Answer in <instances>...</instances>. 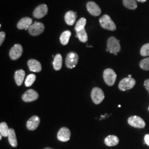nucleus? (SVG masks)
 <instances>
[{"label": "nucleus", "instance_id": "1", "mask_svg": "<svg viewBox=\"0 0 149 149\" xmlns=\"http://www.w3.org/2000/svg\"><path fill=\"white\" fill-rule=\"evenodd\" d=\"M119 40H117L116 38L111 37L107 40V49L108 52L111 53L113 54L117 55L118 53L120 51V45L119 44Z\"/></svg>", "mask_w": 149, "mask_h": 149}, {"label": "nucleus", "instance_id": "2", "mask_svg": "<svg viewBox=\"0 0 149 149\" xmlns=\"http://www.w3.org/2000/svg\"><path fill=\"white\" fill-rule=\"evenodd\" d=\"M99 21L101 27L107 30L114 31L117 28L116 24L112 21L111 18L107 15H103L101 17Z\"/></svg>", "mask_w": 149, "mask_h": 149}, {"label": "nucleus", "instance_id": "3", "mask_svg": "<svg viewBox=\"0 0 149 149\" xmlns=\"http://www.w3.org/2000/svg\"><path fill=\"white\" fill-rule=\"evenodd\" d=\"M117 74L111 69H107L103 72V79L107 85L112 86L115 84Z\"/></svg>", "mask_w": 149, "mask_h": 149}, {"label": "nucleus", "instance_id": "4", "mask_svg": "<svg viewBox=\"0 0 149 149\" xmlns=\"http://www.w3.org/2000/svg\"><path fill=\"white\" fill-rule=\"evenodd\" d=\"M136 84V81L132 77H126L121 80L119 84V88L122 91L133 88Z\"/></svg>", "mask_w": 149, "mask_h": 149}, {"label": "nucleus", "instance_id": "5", "mask_svg": "<svg viewBox=\"0 0 149 149\" xmlns=\"http://www.w3.org/2000/svg\"><path fill=\"white\" fill-rule=\"evenodd\" d=\"M91 98L96 104H100L104 99V93L100 88L95 87L91 92Z\"/></svg>", "mask_w": 149, "mask_h": 149}, {"label": "nucleus", "instance_id": "6", "mask_svg": "<svg viewBox=\"0 0 149 149\" xmlns=\"http://www.w3.org/2000/svg\"><path fill=\"white\" fill-rule=\"evenodd\" d=\"M45 27L42 23L35 22L29 27V33L32 36H38L41 34L44 31Z\"/></svg>", "mask_w": 149, "mask_h": 149}, {"label": "nucleus", "instance_id": "7", "mask_svg": "<svg viewBox=\"0 0 149 149\" xmlns=\"http://www.w3.org/2000/svg\"><path fill=\"white\" fill-rule=\"evenodd\" d=\"M79 60V56L77 54L74 52H70L68 54L66 60L65 64L68 68L69 69H73L77 64Z\"/></svg>", "mask_w": 149, "mask_h": 149}, {"label": "nucleus", "instance_id": "8", "mask_svg": "<svg viewBox=\"0 0 149 149\" xmlns=\"http://www.w3.org/2000/svg\"><path fill=\"white\" fill-rule=\"evenodd\" d=\"M128 122L130 125L134 128L143 129L145 127V122L141 118L134 116L129 118Z\"/></svg>", "mask_w": 149, "mask_h": 149}, {"label": "nucleus", "instance_id": "9", "mask_svg": "<svg viewBox=\"0 0 149 149\" xmlns=\"http://www.w3.org/2000/svg\"><path fill=\"white\" fill-rule=\"evenodd\" d=\"M39 97L37 92L33 89L27 90L22 95V100L25 102H31L37 100Z\"/></svg>", "mask_w": 149, "mask_h": 149}, {"label": "nucleus", "instance_id": "10", "mask_svg": "<svg viewBox=\"0 0 149 149\" xmlns=\"http://www.w3.org/2000/svg\"><path fill=\"white\" fill-rule=\"evenodd\" d=\"M23 53V48L20 44H15L11 48L10 52V56L13 60H16L21 56Z\"/></svg>", "mask_w": 149, "mask_h": 149}, {"label": "nucleus", "instance_id": "11", "mask_svg": "<svg viewBox=\"0 0 149 149\" xmlns=\"http://www.w3.org/2000/svg\"><path fill=\"white\" fill-rule=\"evenodd\" d=\"M48 6L45 4L38 6L34 10L33 15L36 18H42L48 13Z\"/></svg>", "mask_w": 149, "mask_h": 149}, {"label": "nucleus", "instance_id": "12", "mask_svg": "<svg viewBox=\"0 0 149 149\" xmlns=\"http://www.w3.org/2000/svg\"><path fill=\"white\" fill-rule=\"evenodd\" d=\"M87 9L92 16H100L101 13V10L99 6L92 1L88 2L87 3Z\"/></svg>", "mask_w": 149, "mask_h": 149}, {"label": "nucleus", "instance_id": "13", "mask_svg": "<svg viewBox=\"0 0 149 149\" xmlns=\"http://www.w3.org/2000/svg\"><path fill=\"white\" fill-rule=\"evenodd\" d=\"M71 136V132L68 128L66 127L61 128L59 130L57 137L58 140L63 141V142H66L69 141Z\"/></svg>", "mask_w": 149, "mask_h": 149}, {"label": "nucleus", "instance_id": "14", "mask_svg": "<svg viewBox=\"0 0 149 149\" xmlns=\"http://www.w3.org/2000/svg\"><path fill=\"white\" fill-rule=\"evenodd\" d=\"M40 122V118L37 116H33L27 122V129L29 130H36L38 127Z\"/></svg>", "mask_w": 149, "mask_h": 149}, {"label": "nucleus", "instance_id": "15", "mask_svg": "<svg viewBox=\"0 0 149 149\" xmlns=\"http://www.w3.org/2000/svg\"><path fill=\"white\" fill-rule=\"evenodd\" d=\"M33 24V20L32 18L29 17H24L22 18L18 22L17 27L19 29H28Z\"/></svg>", "mask_w": 149, "mask_h": 149}, {"label": "nucleus", "instance_id": "16", "mask_svg": "<svg viewBox=\"0 0 149 149\" xmlns=\"http://www.w3.org/2000/svg\"><path fill=\"white\" fill-rule=\"evenodd\" d=\"M28 66L30 71L35 72H39L42 70V65L39 61L35 59H30L28 61Z\"/></svg>", "mask_w": 149, "mask_h": 149}, {"label": "nucleus", "instance_id": "17", "mask_svg": "<svg viewBox=\"0 0 149 149\" xmlns=\"http://www.w3.org/2000/svg\"><path fill=\"white\" fill-rule=\"evenodd\" d=\"M76 19V13L69 11L65 15V21L69 26H73Z\"/></svg>", "mask_w": 149, "mask_h": 149}, {"label": "nucleus", "instance_id": "18", "mask_svg": "<svg viewBox=\"0 0 149 149\" xmlns=\"http://www.w3.org/2000/svg\"><path fill=\"white\" fill-rule=\"evenodd\" d=\"M119 138L115 135H109L104 140V143L108 146H114L119 144Z\"/></svg>", "mask_w": 149, "mask_h": 149}, {"label": "nucleus", "instance_id": "19", "mask_svg": "<svg viewBox=\"0 0 149 149\" xmlns=\"http://www.w3.org/2000/svg\"><path fill=\"white\" fill-rule=\"evenodd\" d=\"M25 77V72L23 70H19L16 71L15 74V79L16 84L18 86H21Z\"/></svg>", "mask_w": 149, "mask_h": 149}, {"label": "nucleus", "instance_id": "20", "mask_svg": "<svg viewBox=\"0 0 149 149\" xmlns=\"http://www.w3.org/2000/svg\"><path fill=\"white\" fill-rule=\"evenodd\" d=\"M8 141L11 146L13 148H16L17 146V140L16 138V133L13 129H10L8 135Z\"/></svg>", "mask_w": 149, "mask_h": 149}, {"label": "nucleus", "instance_id": "21", "mask_svg": "<svg viewBox=\"0 0 149 149\" xmlns=\"http://www.w3.org/2000/svg\"><path fill=\"white\" fill-rule=\"evenodd\" d=\"M54 69L58 71L61 69L63 65V58L61 54H58L55 55L53 63Z\"/></svg>", "mask_w": 149, "mask_h": 149}, {"label": "nucleus", "instance_id": "22", "mask_svg": "<svg viewBox=\"0 0 149 149\" xmlns=\"http://www.w3.org/2000/svg\"><path fill=\"white\" fill-rule=\"evenodd\" d=\"M123 4L125 7L129 10H135L138 6L135 0H123Z\"/></svg>", "mask_w": 149, "mask_h": 149}, {"label": "nucleus", "instance_id": "23", "mask_svg": "<svg viewBox=\"0 0 149 149\" xmlns=\"http://www.w3.org/2000/svg\"><path fill=\"white\" fill-rule=\"evenodd\" d=\"M71 35V33L69 31H66L63 32L60 38L61 43L64 45H67L69 42L70 38Z\"/></svg>", "mask_w": 149, "mask_h": 149}, {"label": "nucleus", "instance_id": "24", "mask_svg": "<svg viewBox=\"0 0 149 149\" xmlns=\"http://www.w3.org/2000/svg\"><path fill=\"white\" fill-rule=\"evenodd\" d=\"M86 24V19L85 18H81L77 22L76 26H75V31L76 32H80L81 31L85 29Z\"/></svg>", "mask_w": 149, "mask_h": 149}, {"label": "nucleus", "instance_id": "25", "mask_svg": "<svg viewBox=\"0 0 149 149\" xmlns=\"http://www.w3.org/2000/svg\"><path fill=\"white\" fill-rule=\"evenodd\" d=\"M10 129L8 128L6 123H1V124H0V133H1V135L2 136H3L4 137H7Z\"/></svg>", "mask_w": 149, "mask_h": 149}, {"label": "nucleus", "instance_id": "26", "mask_svg": "<svg viewBox=\"0 0 149 149\" xmlns=\"http://www.w3.org/2000/svg\"><path fill=\"white\" fill-rule=\"evenodd\" d=\"M76 37L78 38L80 41L82 43H86L88 40L87 34L86 33L85 29L81 31L80 32H77V36Z\"/></svg>", "mask_w": 149, "mask_h": 149}, {"label": "nucleus", "instance_id": "27", "mask_svg": "<svg viewBox=\"0 0 149 149\" xmlns=\"http://www.w3.org/2000/svg\"><path fill=\"white\" fill-rule=\"evenodd\" d=\"M36 79V76L34 74H29L25 81V85L27 87H30L33 84Z\"/></svg>", "mask_w": 149, "mask_h": 149}, {"label": "nucleus", "instance_id": "28", "mask_svg": "<svg viewBox=\"0 0 149 149\" xmlns=\"http://www.w3.org/2000/svg\"><path fill=\"white\" fill-rule=\"evenodd\" d=\"M140 67L144 70H149V58L143 59L140 63Z\"/></svg>", "mask_w": 149, "mask_h": 149}, {"label": "nucleus", "instance_id": "29", "mask_svg": "<svg viewBox=\"0 0 149 149\" xmlns=\"http://www.w3.org/2000/svg\"><path fill=\"white\" fill-rule=\"evenodd\" d=\"M140 54L143 56H148L149 55V43L144 45L140 49Z\"/></svg>", "mask_w": 149, "mask_h": 149}, {"label": "nucleus", "instance_id": "30", "mask_svg": "<svg viewBox=\"0 0 149 149\" xmlns=\"http://www.w3.org/2000/svg\"><path fill=\"white\" fill-rule=\"evenodd\" d=\"M5 33L3 32H1L0 33V45H1L2 44L3 42L5 39Z\"/></svg>", "mask_w": 149, "mask_h": 149}, {"label": "nucleus", "instance_id": "31", "mask_svg": "<svg viewBox=\"0 0 149 149\" xmlns=\"http://www.w3.org/2000/svg\"><path fill=\"white\" fill-rule=\"evenodd\" d=\"M144 86L146 88V90L148 91L149 94V79L145 80V81L144 82Z\"/></svg>", "mask_w": 149, "mask_h": 149}, {"label": "nucleus", "instance_id": "32", "mask_svg": "<svg viewBox=\"0 0 149 149\" xmlns=\"http://www.w3.org/2000/svg\"><path fill=\"white\" fill-rule=\"evenodd\" d=\"M144 140L145 144H147L149 146V134H146L144 136Z\"/></svg>", "mask_w": 149, "mask_h": 149}, {"label": "nucleus", "instance_id": "33", "mask_svg": "<svg viewBox=\"0 0 149 149\" xmlns=\"http://www.w3.org/2000/svg\"><path fill=\"white\" fill-rule=\"evenodd\" d=\"M135 1H137L139 2H141V3H144L146 1V0H135Z\"/></svg>", "mask_w": 149, "mask_h": 149}, {"label": "nucleus", "instance_id": "34", "mask_svg": "<svg viewBox=\"0 0 149 149\" xmlns=\"http://www.w3.org/2000/svg\"><path fill=\"white\" fill-rule=\"evenodd\" d=\"M52 149V148H45V149Z\"/></svg>", "mask_w": 149, "mask_h": 149}, {"label": "nucleus", "instance_id": "35", "mask_svg": "<svg viewBox=\"0 0 149 149\" xmlns=\"http://www.w3.org/2000/svg\"><path fill=\"white\" fill-rule=\"evenodd\" d=\"M128 77H132V75H131V74H129V75L128 76Z\"/></svg>", "mask_w": 149, "mask_h": 149}, {"label": "nucleus", "instance_id": "36", "mask_svg": "<svg viewBox=\"0 0 149 149\" xmlns=\"http://www.w3.org/2000/svg\"><path fill=\"white\" fill-rule=\"evenodd\" d=\"M2 139V135H1V136H0V140H1Z\"/></svg>", "mask_w": 149, "mask_h": 149}, {"label": "nucleus", "instance_id": "37", "mask_svg": "<svg viewBox=\"0 0 149 149\" xmlns=\"http://www.w3.org/2000/svg\"><path fill=\"white\" fill-rule=\"evenodd\" d=\"M120 106H121L120 105H119V106H118V107H120Z\"/></svg>", "mask_w": 149, "mask_h": 149}, {"label": "nucleus", "instance_id": "38", "mask_svg": "<svg viewBox=\"0 0 149 149\" xmlns=\"http://www.w3.org/2000/svg\"></svg>", "mask_w": 149, "mask_h": 149}]
</instances>
